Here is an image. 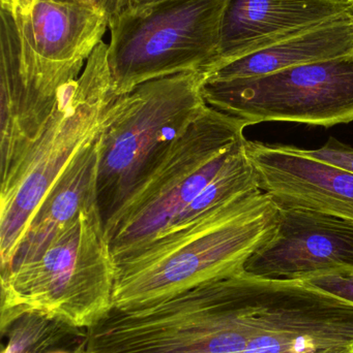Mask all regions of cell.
I'll return each instance as SVG.
<instances>
[{
  "label": "cell",
  "mask_w": 353,
  "mask_h": 353,
  "mask_svg": "<svg viewBox=\"0 0 353 353\" xmlns=\"http://www.w3.org/2000/svg\"><path fill=\"white\" fill-rule=\"evenodd\" d=\"M236 143L221 171L173 220L159 238L114 265L116 274L144 267L161 259L189 236L211 225L245 197L260 191L258 175L246 148Z\"/></svg>",
  "instance_id": "13"
},
{
  "label": "cell",
  "mask_w": 353,
  "mask_h": 353,
  "mask_svg": "<svg viewBox=\"0 0 353 353\" xmlns=\"http://www.w3.org/2000/svg\"><path fill=\"white\" fill-rule=\"evenodd\" d=\"M249 124L209 105L107 234L114 265L159 238L221 171Z\"/></svg>",
  "instance_id": "6"
},
{
  "label": "cell",
  "mask_w": 353,
  "mask_h": 353,
  "mask_svg": "<svg viewBox=\"0 0 353 353\" xmlns=\"http://www.w3.org/2000/svg\"><path fill=\"white\" fill-rule=\"evenodd\" d=\"M108 45L102 41L77 80L60 90L57 103L41 134L18 165L1 179L0 259L10 263L37 208L72 159L103 126L116 95L107 61Z\"/></svg>",
  "instance_id": "3"
},
{
  "label": "cell",
  "mask_w": 353,
  "mask_h": 353,
  "mask_svg": "<svg viewBox=\"0 0 353 353\" xmlns=\"http://www.w3.org/2000/svg\"><path fill=\"white\" fill-rule=\"evenodd\" d=\"M303 281L353 304V269L318 274Z\"/></svg>",
  "instance_id": "17"
},
{
  "label": "cell",
  "mask_w": 353,
  "mask_h": 353,
  "mask_svg": "<svg viewBox=\"0 0 353 353\" xmlns=\"http://www.w3.org/2000/svg\"><path fill=\"white\" fill-rule=\"evenodd\" d=\"M8 343L1 353H51L77 350L84 344L86 330L37 312H27L1 330Z\"/></svg>",
  "instance_id": "16"
},
{
  "label": "cell",
  "mask_w": 353,
  "mask_h": 353,
  "mask_svg": "<svg viewBox=\"0 0 353 353\" xmlns=\"http://www.w3.org/2000/svg\"><path fill=\"white\" fill-rule=\"evenodd\" d=\"M350 56H353V12L230 62L205 76V80L253 78Z\"/></svg>",
  "instance_id": "15"
},
{
  "label": "cell",
  "mask_w": 353,
  "mask_h": 353,
  "mask_svg": "<svg viewBox=\"0 0 353 353\" xmlns=\"http://www.w3.org/2000/svg\"><path fill=\"white\" fill-rule=\"evenodd\" d=\"M164 0H132V8H142Z\"/></svg>",
  "instance_id": "19"
},
{
  "label": "cell",
  "mask_w": 353,
  "mask_h": 353,
  "mask_svg": "<svg viewBox=\"0 0 353 353\" xmlns=\"http://www.w3.org/2000/svg\"><path fill=\"white\" fill-rule=\"evenodd\" d=\"M353 269V221L280 208L277 228L247 261L244 272L267 279L305 280Z\"/></svg>",
  "instance_id": "10"
},
{
  "label": "cell",
  "mask_w": 353,
  "mask_h": 353,
  "mask_svg": "<svg viewBox=\"0 0 353 353\" xmlns=\"http://www.w3.org/2000/svg\"><path fill=\"white\" fill-rule=\"evenodd\" d=\"M353 12V0H227L217 55L205 76Z\"/></svg>",
  "instance_id": "12"
},
{
  "label": "cell",
  "mask_w": 353,
  "mask_h": 353,
  "mask_svg": "<svg viewBox=\"0 0 353 353\" xmlns=\"http://www.w3.org/2000/svg\"><path fill=\"white\" fill-rule=\"evenodd\" d=\"M1 280L0 331L27 312L87 330L113 309L115 267L97 205L83 210L33 261Z\"/></svg>",
  "instance_id": "2"
},
{
  "label": "cell",
  "mask_w": 353,
  "mask_h": 353,
  "mask_svg": "<svg viewBox=\"0 0 353 353\" xmlns=\"http://www.w3.org/2000/svg\"><path fill=\"white\" fill-rule=\"evenodd\" d=\"M259 185L282 209L319 212L353 221V173L306 157L298 147L246 142Z\"/></svg>",
  "instance_id": "11"
},
{
  "label": "cell",
  "mask_w": 353,
  "mask_h": 353,
  "mask_svg": "<svg viewBox=\"0 0 353 353\" xmlns=\"http://www.w3.org/2000/svg\"><path fill=\"white\" fill-rule=\"evenodd\" d=\"M85 342V341H84ZM83 350H84V344H83L82 346H81L79 350H56V352H53L51 353H83Z\"/></svg>",
  "instance_id": "20"
},
{
  "label": "cell",
  "mask_w": 353,
  "mask_h": 353,
  "mask_svg": "<svg viewBox=\"0 0 353 353\" xmlns=\"http://www.w3.org/2000/svg\"><path fill=\"white\" fill-rule=\"evenodd\" d=\"M4 1L10 2L14 6H22V4L26 3L28 0H4Z\"/></svg>",
  "instance_id": "21"
},
{
  "label": "cell",
  "mask_w": 353,
  "mask_h": 353,
  "mask_svg": "<svg viewBox=\"0 0 353 353\" xmlns=\"http://www.w3.org/2000/svg\"><path fill=\"white\" fill-rule=\"evenodd\" d=\"M207 105L244 120L332 128L353 121V56L265 76L204 80Z\"/></svg>",
  "instance_id": "9"
},
{
  "label": "cell",
  "mask_w": 353,
  "mask_h": 353,
  "mask_svg": "<svg viewBox=\"0 0 353 353\" xmlns=\"http://www.w3.org/2000/svg\"><path fill=\"white\" fill-rule=\"evenodd\" d=\"M83 353H232L229 277L149 306L112 309L86 330Z\"/></svg>",
  "instance_id": "8"
},
{
  "label": "cell",
  "mask_w": 353,
  "mask_h": 353,
  "mask_svg": "<svg viewBox=\"0 0 353 353\" xmlns=\"http://www.w3.org/2000/svg\"><path fill=\"white\" fill-rule=\"evenodd\" d=\"M99 136L81 149L37 208L10 263L0 275L39 257L83 210L97 205Z\"/></svg>",
  "instance_id": "14"
},
{
  "label": "cell",
  "mask_w": 353,
  "mask_h": 353,
  "mask_svg": "<svg viewBox=\"0 0 353 353\" xmlns=\"http://www.w3.org/2000/svg\"><path fill=\"white\" fill-rule=\"evenodd\" d=\"M56 1L73 2V3L89 6L101 12L107 19L109 26L132 8V0H56Z\"/></svg>",
  "instance_id": "18"
},
{
  "label": "cell",
  "mask_w": 353,
  "mask_h": 353,
  "mask_svg": "<svg viewBox=\"0 0 353 353\" xmlns=\"http://www.w3.org/2000/svg\"><path fill=\"white\" fill-rule=\"evenodd\" d=\"M233 353H353V304L303 280L230 277Z\"/></svg>",
  "instance_id": "4"
},
{
  "label": "cell",
  "mask_w": 353,
  "mask_h": 353,
  "mask_svg": "<svg viewBox=\"0 0 353 353\" xmlns=\"http://www.w3.org/2000/svg\"><path fill=\"white\" fill-rule=\"evenodd\" d=\"M205 72L142 83L116 97L99 134L97 201L105 232L207 107Z\"/></svg>",
  "instance_id": "1"
},
{
  "label": "cell",
  "mask_w": 353,
  "mask_h": 353,
  "mask_svg": "<svg viewBox=\"0 0 353 353\" xmlns=\"http://www.w3.org/2000/svg\"><path fill=\"white\" fill-rule=\"evenodd\" d=\"M280 208L263 190L158 261L116 274L113 308L132 310L163 302L201 284L244 272L251 255L275 232Z\"/></svg>",
  "instance_id": "5"
},
{
  "label": "cell",
  "mask_w": 353,
  "mask_h": 353,
  "mask_svg": "<svg viewBox=\"0 0 353 353\" xmlns=\"http://www.w3.org/2000/svg\"><path fill=\"white\" fill-rule=\"evenodd\" d=\"M226 2L164 0L112 23L107 61L114 94L180 72H205L217 55Z\"/></svg>",
  "instance_id": "7"
}]
</instances>
